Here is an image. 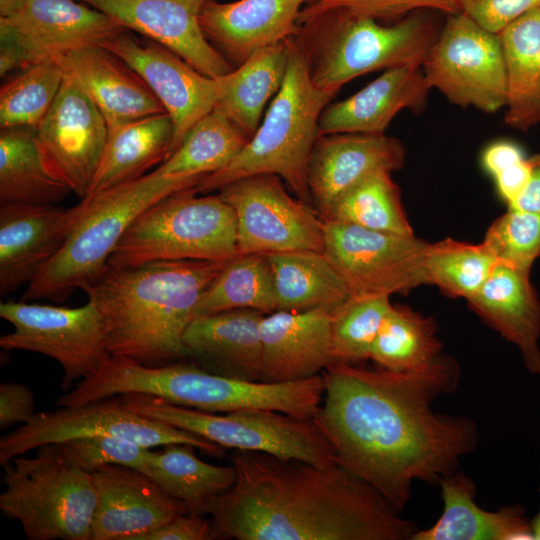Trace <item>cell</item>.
<instances>
[{"label": "cell", "mask_w": 540, "mask_h": 540, "mask_svg": "<svg viewBox=\"0 0 540 540\" xmlns=\"http://www.w3.org/2000/svg\"><path fill=\"white\" fill-rule=\"evenodd\" d=\"M460 366L447 355L409 372L331 363L313 420L336 464L373 486L397 512L414 480L438 484L479 442L467 417L438 414L431 404L456 390Z\"/></svg>", "instance_id": "obj_1"}, {"label": "cell", "mask_w": 540, "mask_h": 540, "mask_svg": "<svg viewBox=\"0 0 540 540\" xmlns=\"http://www.w3.org/2000/svg\"><path fill=\"white\" fill-rule=\"evenodd\" d=\"M231 463L235 483L209 512L215 539L411 540L418 530L338 464L318 467L240 450Z\"/></svg>", "instance_id": "obj_2"}, {"label": "cell", "mask_w": 540, "mask_h": 540, "mask_svg": "<svg viewBox=\"0 0 540 540\" xmlns=\"http://www.w3.org/2000/svg\"><path fill=\"white\" fill-rule=\"evenodd\" d=\"M229 260L107 265L83 291L103 318L110 354L148 367L188 359L184 334L203 292Z\"/></svg>", "instance_id": "obj_3"}, {"label": "cell", "mask_w": 540, "mask_h": 540, "mask_svg": "<svg viewBox=\"0 0 540 540\" xmlns=\"http://www.w3.org/2000/svg\"><path fill=\"white\" fill-rule=\"evenodd\" d=\"M126 393L150 394L210 413L269 409L313 419L322 401L324 381L322 374L292 382L246 381L210 373L194 362L148 367L111 356L98 373L60 396L56 406H76Z\"/></svg>", "instance_id": "obj_4"}, {"label": "cell", "mask_w": 540, "mask_h": 540, "mask_svg": "<svg viewBox=\"0 0 540 540\" xmlns=\"http://www.w3.org/2000/svg\"><path fill=\"white\" fill-rule=\"evenodd\" d=\"M434 11H417L384 25L368 15L334 9L297 25L294 40L313 83L336 95L364 74L422 65L442 25Z\"/></svg>", "instance_id": "obj_5"}, {"label": "cell", "mask_w": 540, "mask_h": 540, "mask_svg": "<svg viewBox=\"0 0 540 540\" xmlns=\"http://www.w3.org/2000/svg\"><path fill=\"white\" fill-rule=\"evenodd\" d=\"M335 95L312 81L305 56L290 37V51L284 81L271 100L260 125L239 153L222 169L204 176L199 193L253 175L280 177L295 196L311 204L308 165L319 136V119Z\"/></svg>", "instance_id": "obj_6"}, {"label": "cell", "mask_w": 540, "mask_h": 540, "mask_svg": "<svg viewBox=\"0 0 540 540\" xmlns=\"http://www.w3.org/2000/svg\"><path fill=\"white\" fill-rule=\"evenodd\" d=\"M201 179L166 176L157 168L148 174L86 196V209L58 253L28 284L22 300L65 301L84 290L107 267L117 243L147 207L176 191L196 186Z\"/></svg>", "instance_id": "obj_7"}, {"label": "cell", "mask_w": 540, "mask_h": 540, "mask_svg": "<svg viewBox=\"0 0 540 540\" xmlns=\"http://www.w3.org/2000/svg\"><path fill=\"white\" fill-rule=\"evenodd\" d=\"M4 463L0 509L30 540H91L97 494L91 472L73 463L59 444Z\"/></svg>", "instance_id": "obj_8"}, {"label": "cell", "mask_w": 540, "mask_h": 540, "mask_svg": "<svg viewBox=\"0 0 540 540\" xmlns=\"http://www.w3.org/2000/svg\"><path fill=\"white\" fill-rule=\"evenodd\" d=\"M198 193L196 186L185 188L143 210L107 265L127 268L162 260H229L239 255L233 208L219 194Z\"/></svg>", "instance_id": "obj_9"}, {"label": "cell", "mask_w": 540, "mask_h": 540, "mask_svg": "<svg viewBox=\"0 0 540 540\" xmlns=\"http://www.w3.org/2000/svg\"><path fill=\"white\" fill-rule=\"evenodd\" d=\"M119 396L134 412L200 435L224 449L264 452L318 467L336 464L331 444L313 419L269 409H242L221 415L176 405L150 394Z\"/></svg>", "instance_id": "obj_10"}, {"label": "cell", "mask_w": 540, "mask_h": 540, "mask_svg": "<svg viewBox=\"0 0 540 540\" xmlns=\"http://www.w3.org/2000/svg\"><path fill=\"white\" fill-rule=\"evenodd\" d=\"M93 436L126 438L149 448L187 443L213 457L225 454L223 447L200 435L134 412L115 395L36 413L30 421L1 437L0 464L42 445Z\"/></svg>", "instance_id": "obj_11"}, {"label": "cell", "mask_w": 540, "mask_h": 540, "mask_svg": "<svg viewBox=\"0 0 540 540\" xmlns=\"http://www.w3.org/2000/svg\"><path fill=\"white\" fill-rule=\"evenodd\" d=\"M0 316L14 327L0 337V347L36 352L57 361L64 371L63 390L94 376L112 356L103 318L91 300L75 308L23 300L2 302Z\"/></svg>", "instance_id": "obj_12"}, {"label": "cell", "mask_w": 540, "mask_h": 540, "mask_svg": "<svg viewBox=\"0 0 540 540\" xmlns=\"http://www.w3.org/2000/svg\"><path fill=\"white\" fill-rule=\"evenodd\" d=\"M421 67L431 89L454 105L488 114L505 107L507 81L500 37L463 12L447 15Z\"/></svg>", "instance_id": "obj_13"}, {"label": "cell", "mask_w": 540, "mask_h": 540, "mask_svg": "<svg viewBox=\"0 0 540 540\" xmlns=\"http://www.w3.org/2000/svg\"><path fill=\"white\" fill-rule=\"evenodd\" d=\"M127 30L78 0H29L0 17V75L91 46H104Z\"/></svg>", "instance_id": "obj_14"}, {"label": "cell", "mask_w": 540, "mask_h": 540, "mask_svg": "<svg viewBox=\"0 0 540 540\" xmlns=\"http://www.w3.org/2000/svg\"><path fill=\"white\" fill-rule=\"evenodd\" d=\"M234 210L239 254L310 250L324 253V220L272 174L235 180L218 193Z\"/></svg>", "instance_id": "obj_15"}, {"label": "cell", "mask_w": 540, "mask_h": 540, "mask_svg": "<svg viewBox=\"0 0 540 540\" xmlns=\"http://www.w3.org/2000/svg\"><path fill=\"white\" fill-rule=\"evenodd\" d=\"M324 253L352 294H407L425 285L426 241L324 220Z\"/></svg>", "instance_id": "obj_16"}, {"label": "cell", "mask_w": 540, "mask_h": 540, "mask_svg": "<svg viewBox=\"0 0 540 540\" xmlns=\"http://www.w3.org/2000/svg\"><path fill=\"white\" fill-rule=\"evenodd\" d=\"M34 130L51 172L84 198L98 169L108 127L74 77L65 73L52 106Z\"/></svg>", "instance_id": "obj_17"}, {"label": "cell", "mask_w": 540, "mask_h": 540, "mask_svg": "<svg viewBox=\"0 0 540 540\" xmlns=\"http://www.w3.org/2000/svg\"><path fill=\"white\" fill-rule=\"evenodd\" d=\"M103 47L144 79L170 116L174 133L169 156L189 129L216 107L225 92L227 74L218 78L205 76L169 48L146 37H136L130 30Z\"/></svg>", "instance_id": "obj_18"}, {"label": "cell", "mask_w": 540, "mask_h": 540, "mask_svg": "<svg viewBox=\"0 0 540 540\" xmlns=\"http://www.w3.org/2000/svg\"><path fill=\"white\" fill-rule=\"evenodd\" d=\"M109 15L127 30L178 54L205 76L233 70L228 59L205 37L200 14L209 0H78Z\"/></svg>", "instance_id": "obj_19"}, {"label": "cell", "mask_w": 540, "mask_h": 540, "mask_svg": "<svg viewBox=\"0 0 540 540\" xmlns=\"http://www.w3.org/2000/svg\"><path fill=\"white\" fill-rule=\"evenodd\" d=\"M91 474L97 494L91 540H139L188 513L183 502L138 470L106 465Z\"/></svg>", "instance_id": "obj_20"}, {"label": "cell", "mask_w": 540, "mask_h": 540, "mask_svg": "<svg viewBox=\"0 0 540 540\" xmlns=\"http://www.w3.org/2000/svg\"><path fill=\"white\" fill-rule=\"evenodd\" d=\"M86 201L70 208L54 204H0V293L17 290L35 277L66 242Z\"/></svg>", "instance_id": "obj_21"}, {"label": "cell", "mask_w": 540, "mask_h": 540, "mask_svg": "<svg viewBox=\"0 0 540 540\" xmlns=\"http://www.w3.org/2000/svg\"><path fill=\"white\" fill-rule=\"evenodd\" d=\"M405 159L402 142L385 133L319 134L308 165L311 204L325 220L335 203L360 181L377 171H397Z\"/></svg>", "instance_id": "obj_22"}, {"label": "cell", "mask_w": 540, "mask_h": 540, "mask_svg": "<svg viewBox=\"0 0 540 540\" xmlns=\"http://www.w3.org/2000/svg\"><path fill=\"white\" fill-rule=\"evenodd\" d=\"M430 90L421 65L384 70L355 94L329 104L320 116L319 133L383 134L399 112L422 113Z\"/></svg>", "instance_id": "obj_23"}, {"label": "cell", "mask_w": 540, "mask_h": 540, "mask_svg": "<svg viewBox=\"0 0 540 540\" xmlns=\"http://www.w3.org/2000/svg\"><path fill=\"white\" fill-rule=\"evenodd\" d=\"M263 365L261 382L308 379L332 363L330 312L274 311L260 325Z\"/></svg>", "instance_id": "obj_24"}, {"label": "cell", "mask_w": 540, "mask_h": 540, "mask_svg": "<svg viewBox=\"0 0 540 540\" xmlns=\"http://www.w3.org/2000/svg\"><path fill=\"white\" fill-rule=\"evenodd\" d=\"M310 0H209L200 14L208 41L240 65L255 50L292 37L301 9Z\"/></svg>", "instance_id": "obj_25"}, {"label": "cell", "mask_w": 540, "mask_h": 540, "mask_svg": "<svg viewBox=\"0 0 540 540\" xmlns=\"http://www.w3.org/2000/svg\"><path fill=\"white\" fill-rule=\"evenodd\" d=\"M265 315L233 309L195 317L183 338L188 358L210 373L261 382L260 325Z\"/></svg>", "instance_id": "obj_26"}, {"label": "cell", "mask_w": 540, "mask_h": 540, "mask_svg": "<svg viewBox=\"0 0 540 540\" xmlns=\"http://www.w3.org/2000/svg\"><path fill=\"white\" fill-rule=\"evenodd\" d=\"M53 60L79 82L107 127L166 112L144 79L103 46L81 48Z\"/></svg>", "instance_id": "obj_27"}, {"label": "cell", "mask_w": 540, "mask_h": 540, "mask_svg": "<svg viewBox=\"0 0 540 540\" xmlns=\"http://www.w3.org/2000/svg\"><path fill=\"white\" fill-rule=\"evenodd\" d=\"M530 270L497 263L467 302L486 324L519 349L525 368L540 375V300Z\"/></svg>", "instance_id": "obj_28"}, {"label": "cell", "mask_w": 540, "mask_h": 540, "mask_svg": "<svg viewBox=\"0 0 540 540\" xmlns=\"http://www.w3.org/2000/svg\"><path fill=\"white\" fill-rule=\"evenodd\" d=\"M438 484L443 513L431 527L418 529L411 540H533L522 506H505L496 512L480 508L474 501L473 481L457 470Z\"/></svg>", "instance_id": "obj_29"}, {"label": "cell", "mask_w": 540, "mask_h": 540, "mask_svg": "<svg viewBox=\"0 0 540 540\" xmlns=\"http://www.w3.org/2000/svg\"><path fill=\"white\" fill-rule=\"evenodd\" d=\"M173 133L166 112L108 127L105 148L86 196L136 180L161 165L170 154Z\"/></svg>", "instance_id": "obj_30"}, {"label": "cell", "mask_w": 540, "mask_h": 540, "mask_svg": "<svg viewBox=\"0 0 540 540\" xmlns=\"http://www.w3.org/2000/svg\"><path fill=\"white\" fill-rule=\"evenodd\" d=\"M498 35L507 81L504 122L525 133L540 125V7L526 12Z\"/></svg>", "instance_id": "obj_31"}, {"label": "cell", "mask_w": 540, "mask_h": 540, "mask_svg": "<svg viewBox=\"0 0 540 540\" xmlns=\"http://www.w3.org/2000/svg\"><path fill=\"white\" fill-rule=\"evenodd\" d=\"M266 256L272 269L276 311L324 309L331 313L352 295L325 253L302 250Z\"/></svg>", "instance_id": "obj_32"}, {"label": "cell", "mask_w": 540, "mask_h": 540, "mask_svg": "<svg viewBox=\"0 0 540 540\" xmlns=\"http://www.w3.org/2000/svg\"><path fill=\"white\" fill-rule=\"evenodd\" d=\"M151 451L142 471L167 494L183 502L188 513L207 515L214 501L228 491L236 480L233 465L204 462L192 444L170 443Z\"/></svg>", "instance_id": "obj_33"}, {"label": "cell", "mask_w": 540, "mask_h": 540, "mask_svg": "<svg viewBox=\"0 0 540 540\" xmlns=\"http://www.w3.org/2000/svg\"><path fill=\"white\" fill-rule=\"evenodd\" d=\"M290 38L255 50L227 74L225 92L216 105L250 139L263 112L280 90L285 78Z\"/></svg>", "instance_id": "obj_34"}, {"label": "cell", "mask_w": 540, "mask_h": 540, "mask_svg": "<svg viewBox=\"0 0 540 540\" xmlns=\"http://www.w3.org/2000/svg\"><path fill=\"white\" fill-rule=\"evenodd\" d=\"M71 192L46 164L34 128L1 129L0 204H55Z\"/></svg>", "instance_id": "obj_35"}, {"label": "cell", "mask_w": 540, "mask_h": 540, "mask_svg": "<svg viewBox=\"0 0 540 540\" xmlns=\"http://www.w3.org/2000/svg\"><path fill=\"white\" fill-rule=\"evenodd\" d=\"M248 136L215 107L186 133L157 169L166 176L199 178L225 167L248 142Z\"/></svg>", "instance_id": "obj_36"}, {"label": "cell", "mask_w": 540, "mask_h": 540, "mask_svg": "<svg viewBox=\"0 0 540 540\" xmlns=\"http://www.w3.org/2000/svg\"><path fill=\"white\" fill-rule=\"evenodd\" d=\"M437 324L408 306L393 305L372 344L370 358L381 369L409 372L426 367L441 355Z\"/></svg>", "instance_id": "obj_37"}, {"label": "cell", "mask_w": 540, "mask_h": 540, "mask_svg": "<svg viewBox=\"0 0 540 540\" xmlns=\"http://www.w3.org/2000/svg\"><path fill=\"white\" fill-rule=\"evenodd\" d=\"M233 309L276 311L273 275L266 254H239L230 259L203 292L195 317Z\"/></svg>", "instance_id": "obj_38"}, {"label": "cell", "mask_w": 540, "mask_h": 540, "mask_svg": "<svg viewBox=\"0 0 540 540\" xmlns=\"http://www.w3.org/2000/svg\"><path fill=\"white\" fill-rule=\"evenodd\" d=\"M391 174L381 170L364 178L335 203L325 220L414 235L401 201L400 188Z\"/></svg>", "instance_id": "obj_39"}, {"label": "cell", "mask_w": 540, "mask_h": 540, "mask_svg": "<svg viewBox=\"0 0 540 540\" xmlns=\"http://www.w3.org/2000/svg\"><path fill=\"white\" fill-rule=\"evenodd\" d=\"M497 261L482 244L446 238L429 243L424 257L425 285H434L447 296H474L492 273Z\"/></svg>", "instance_id": "obj_40"}, {"label": "cell", "mask_w": 540, "mask_h": 540, "mask_svg": "<svg viewBox=\"0 0 540 540\" xmlns=\"http://www.w3.org/2000/svg\"><path fill=\"white\" fill-rule=\"evenodd\" d=\"M392 306L390 296L352 294L330 313L332 363L357 365L370 358L372 344Z\"/></svg>", "instance_id": "obj_41"}, {"label": "cell", "mask_w": 540, "mask_h": 540, "mask_svg": "<svg viewBox=\"0 0 540 540\" xmlns=\"http://www.w3.org/2000/svg\"><path fill=\"white\" fill-rule=\"evenodd\" d=\"M65 77L56 60L34 64L2 85L0 128H36L52 106Z\"/></svg>", "instance_id": "obj_42"}, {"label": "cell", "mask_w": 540, "mask_h": 540, "mask_svg": "<svg viewBox=\"0 0 540 540\" xmlns=\"http://www.w3.org/2000/svg\"><path fill=\"white\" fill-rule=\"evenodd\" d=\"M497 263L531 269L540 257V214L508 208L481 242Z\"/></svg>", "instance_id": "obj_43"}, {"label": "cell", "mask_w": 540, "mask_h": 540, "mask_svg": "<svg viewBox=\"0 0 540 540\" xmlns=\"http://www.w3.org/2000/svg\"><path fill=\"white\" fill-rule=\"evenodd\" d=\"M56 444L73 463L89 472L106 465L142 472L152 451L136 441L113 436L84 437Z\"/></svg>", "instance_id": "obj_44"}, {"label": "cell", "mask_w": 540, "mask_h": 540, "mask_svg": "<svg viewBox=\"0 0 540 540\" xmlns=\"http://www.w3.org/2000/svg\"><path fill=\"white\" fill-rule=\"evenodd\" d=\"M334 9L351 10L379 21L399 20L417 11L447 15L461 12L460 0H310L301 9L297 25Z\"/></svg>", "instance_id": "obj_45"}, {"label": "cell", "mask_w": 540, "mask_h": 540, "mask_svg": "<svg viewBox=\"0 0 540 540\" xmlns=\"http://www.w3.org/2000/svg\"><path fill=\"white\" fill-rule=\"evenodd\" d=\"M461 12L484 29L499 34L526 12L540 7V0H460Z\"/></svg>", "instance_id": "obj_46"}, {"label": "cell", "mask_w": 540, "mask_h": 540, "mask_svg": "<svg viewBox=\"0 0 540 540\" xmlns=\"http://www.w3.org/2000/svg\"><path fill=\"white\" fill-rule=\"evenodd\" d=\"M35 400L32 391L24 384L17 382L0 385V428L7 429L13 425H23L36 414Z\"/></svg>", "instance_id": "obj_47"}, {"label": "cell", "mask_w": 540, "mask_h": 540, "mask_svg": "<svg viewBox=\"0 0 540 540\" xmlns=\"http://www.w3.org/2000/svg\"><path fill=\"white\" fill-rule=\"evenodd\" d=\"M212 522L203 515L185 513L143 535L139 540H211Z\"/></svg>", "instance_id": "obj_48"}, {"label": "cell", "mask_w": 540, "mask_h": 540, "mask_svg": "<svg viewBox=\"0 0 540 540\" xmlns=\"http://www.w3.org/2000/svg\"><path fill=\"white\" fill-rule=\"evenodd\" d=\"M525 158L522 148L517 143L498 140L485 147L481 154V164L484 170L494 177Z\"/></svg>", "instance_id": "obj_49"}, {"label": "cell", "mask_w": 540, "mask_h": 540, "mask_svg": "<svg viewBox=\"0 0 540 540\" xmlns=\"http://www.w3.org/2000/svg\"><path fill=\"white\" fill-rule=\"evenodd\" d=\"M532 168L531 156L506 168L497 175L494 181L499 196L509 206L526 187Z\"/></svg>", "instance_id": "obj_50"}, {"label": "cell", "mask_w": 540, "mask_h": 540, "mask_svg": "<svg viewBox=\"0 0 540 540\" xmlns=\"http://www.w3.org/2000/svg\"><path fill=\"white\" fill-rule=\"evenodd\" d=\"M530 178L524 190L508 208L540 214V153L531 156Z\"/></svg>", "instance_id": "obj_51"}, {"label": "cell", "mask_w": 540, "mask_h": 540, "mask_svg": "<svg viewBox=\"0 0 540 540\" xmlns=\"http://www.w3.org/2000/svg\"><path fill=\"white\" fill-rule=\"evenodd\" d=\"M29 0H0V17L8 18L17 14Z\"/></svg>", "instance_id": "obj_52"}, {"label": "cell", "mask_w": 540, "mask_h": 540, "mask_svg": "<svg viewBox=\"0 0 540 540\" xmlns=\"http://www.w3.org/2000/svg\"><path fill=\"white\" fill-rule=\"evenodd\" d=\"M533 540H540V509L535 517L530 521Z\"/></svg>", "instance_id": "obj_53"}]
</instances>
